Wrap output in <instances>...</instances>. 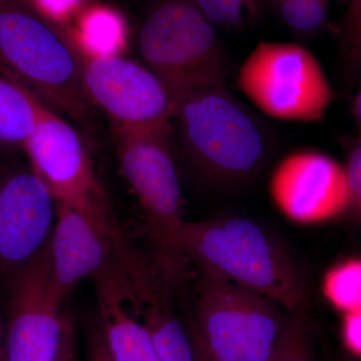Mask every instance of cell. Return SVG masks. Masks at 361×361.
<instances>
[{"instance_id": "11", "label": "cell", "mask_w": 361, "mask_h": 361, "mask_svg": "<svg viewBox=\"0 0 361 361\" xmlns=\"http://www.w3.org/2000/svg\"><path fill=\"white\" fill-rule=\"evenodd\" d=\"M9 286L6 361H54L65 314L63 304L52 292L49 245L9 281Z\"/></svg>"}, {"instance_id": "9", "label": "cell", "mask_w": 361, "mask_h": 361, "mask_svg": "<svg viewBox=\"0 0 361 361\" xmlns=\"http://www.w3.org/2000/svg\"><path fill=\"white\" fill-rule=\"evenodd\" d=\"M116 223L104 190L82 203L59 204L49 243L52 292L59 302L113 258Z\"/></svg>"}, {"instance_id": "8", "label": "cell", "mask_w": 361, "mask_h": 361, "mask_svg": "<svg viewBox=\"0 0 361 361\" xmlns=\"http://www.w3.org/2000/svg\"><path fill=\"white\" fill-rule=\"evenodd\" d=\"M82 58L85 94L90 104L108 116L113 128L146 130L172 127L174 97L147 66L121 54L97 56L82 51Z\"/></svg>"}, {"instance_id": "31", "label": "cell", "mask_w": 361, "mask_h": 361, "mask_svg": "<svg viewBox=\"0 0 361 361\" xmlns=\"http://www.w3.org/2000/svg\"><path fill=\"white\" fill-rule=\"evenodd\" d=\"M80 1H82V4H85V2H87V0H80Z\"/></svg>"}, {"instance_id": "4", "label": "cell", "mask_w": 361, "mask_h": 361, "mask_svg": "<svg viewBox=\"0 0 361 361\" xmlns=\"http://www.w3.org/2000/svg\"><path fill=\"white\" fill-rule=\"evenodd\" d=\"M173 120L187 156L210 179L242 182L264 164L269 149L264 127L226 85L178 97Z\"/></svg>"}, {"instance_id": "24", "label": "cell", "mask_w": 361, "mask_h": 361, "mask_svg": "<svg viewBox=\"0 0 361 361\" xmlns=\"http://www.w3.org/2000/svg\"><path fill=\"white\" fill-rule=\"evenodd\" d=\"M85 361H114L103 326L97 317L89 329Z\"/></svg>"}, {"instance_id": "14", "label": "cell", "mask_w": 361, "mask_h": 361, "mask_svg": "<svg viewBox=\"0 0 361 361\" xmlns=\"http://www.w3.org/2000/svg\"><path fill=\"white\" fill-rule=\"evenodd\" d=\"M99 318L114 361H160L118 259L92 278Z\"/></svg>"}, {"instance_id": "22", "label": "cell", "mask_w": 361, "mask_h": 361, "mask_svg": "<svg viewBox=\"0 0 361 361\" xmlns=\"http://www.w3.org/2000/svg\"><path fill=\"white\" fill-rule=\"evenodd\" d=\"M274 361H314L307 311L289 316L284 338Z\"/></svg>"}, {"instance_id": "16", "label": "cell", "mask_w": 361, "mask_h": 361, "mask_svg": "<svg viewBox=\"0 0 361 361\" xmlns=\"http://www.w3.org/2000/svg\"><path fill=\"white\" fill-rule=\"evenodd\" d=\"M37 122V94L0 65V149H23Z\"/></svg>"}, {"instance_id": "5", "label": "cell", "mask_w": 361, "mask_h": 361, "mask_svg": "<svg viewBox=\"0 0 361 361\" xmlns=\"http://www.w3.org/2000/svg\"><path fill=\"white\" fill-rule=\"evenodd\" d=\"M147 68L174 101L195 90L226 85V61L216 26L193 0H166L149 14L139 35Z\"/></svg>"}, {"instance_id": "30", "label": "cell", "mask_w": 361, "mask_h": 361, "mask_svg": "<svg viewBox=\"0 0 361 361\" xmlns=\"http://www.w3.org/2000/svg\"><path fill=\"white\" fill-rule=\"evenodd\" d=\"M23 1L26 2L27 4H30V0H23Z\"/></svg>"}, {"instance_id": "23", "label": "cell", "mask_w": 361, "mask_h": 361, "mask_svg": "<svg viewBox=\"0 0 361 361\" xmlns=\"http://www.w3.org/2000/svg\"><path fill=\"white\" fill-rule=\"evenodd\" d=\"M350 190V208L361 221V139L356 135L346 144V164L344 166Z\"/></svg>"}, {"instance_id": "26", "label": "cell", "mask_w": 361, "mask_h": 361, "mask_svg": "<svg viewBox=\"0 0 361 361\" xmlns=\"http://www.w3.org/2000/svg\"><path fill=\"white\" fill-rule=\"evenodd\" d=\"M345 337L348 345L361 355V310L348 312L346 316Z\"/></svg>"}, {"instance_id": "10", "label": "cell", "mask_w": 361, "mask_h": 361, "mask_svg": "<svg viewBox=\"0 0 361 361\" xmlns=\"http://www.w3.org/2000/svg\"><path fill=\"white\" fill-rule=\"evenodd\" d=\"M59 206L30 166L0 173V279L9 283L47 248Z\"/></svg>"}, {"instance_id": "15", "label": "cell", "mask_w": 361, "mask_h": 361, "mask_svg": "<svg viewBox=\"0 0 361 361\" xmlns=\"http://www.w3.org/2000/svg\"><path fill=\"white\" fill-rule=\"evenodd\" d=\"M142 322L160 361H196L189 330L178 319L171 292L146 258L133 256L123 264Z\"/></svg>"}, {"instance_id": "19", "label": "cell", "mask_w": 361, "mask_h": 361, "mask_svg": "<svg viewBox=\"0 0 361 361\" xmlns=\"http://www.w3.org/2000/svg\"><path fill=\"white\" fill-rule=\"evenodd\" d=\"M325 293L339 310H361V260H350L327 275Z\"/></svg>"}, {"instance_id": "21", "label": "cell", "mask_w": 361, "mask_h": 361, "mask_svg": "<svg viewBox=\"0 0 361 361\" xmlns=\"http://www.w3.org/2000/svg\"><path fill=\"white\" fill-rule=\"evenodd\" d=\"M279 13L294 32L312 33L326 23L329 0H280Z\"/></svg>"}, {"instance_id": "2", "label": "cell", "mask_w": 361, "mask_h": 361, "mask_svg": "<svg viewBox=\"0 0 361 361\" xmlns=\"http://www.w3.org/2000/svg\"><path fill=\"white\" fill-rule=\"evenodd\" d=\"M121 172L142 214L144 249L171 293L187 281L190 260L183 246L184 202L171 146L172 127L113 128Z\"/></svg>"}, {"instance_id": "20", "label": "cell", "mask_w": 361, "mask_h": 361, "mask_svg": "<svg viewBox=\"0 0 361 361\" xmlns=\"http://www.w3.org/2000/svg\"><path fill=\"white\" fill-rule=\"evenodd\" d=\"M193 2L216 27H242L255 20L261 9V0H193Z\"/></svg>"}, {"instance_id": "17", "label": "cell", "mask_w": 361, "mask_h": 361, "mask_svg": "<svg viewBox=\"0 0 361 361\" xmlns=\"http://www.w3.org/2000/svg\"><path fill=\"white\" fill-rule=\"evenodd\" d=\"M75 35L82 51L97 56L120 54L126 44L125 26L120 16L106 8L85 14Z\"/></svg>"}, {"instance_id": "25", "label": "cell", "mask_w": 361, "mask_h": 361, "mask_svg": "<svg viewBox=\"0 0 361 361\" xmlns=\"http://www.w3.org/2000/svg\"><path fill=\"white\" fill-rule=\"evenodd\" d=\"M54 361H80L75 322L70 314H65L63 334Z\"/></svg>"}, {"instance_id": "6", "label": "cell", "mask_w": 361, "mask_h": 361, "mask_svg": "<svg viewBox=\"0 0 361 361\" xmlns=\"http://www.w3.org/2000/svg\"><path fill=\"white\" fill-rule=\"evenodd\" d=\"M198 282L196 327L217 361H274L290 313L209 271Z\"/></svg>"}, {"instance_id": "1", "label": "cell", "mask_w": 361, "mask_h": 361, "mask_svg": "<svg viewBox=\"0 0 361 361\" xmlns=\"http://www.w3.org/2000/svg\"><path fill=\"white\" fill-rule=\"evenodd\" d=\"M183 246L190 263L267 297L290 314L308 308L305 273L272 233L245 218L186 222Z\"/></svg>"}, {"instance_id": "13", "label": "cell", "mask_w": 361, "mask_h": 361, "mask_svg": "<svg viewBox=\"0 0 361 361\" xmlns=\"http://www.w3.org/2000/svg\"><path fill=\"white\" fill-rule=\"evenodd\" d=\"M270 191L277 206L299 222L331 219L350 208L344 167L319 152L287 156L273 173Z\"/></svg>"}, {"instance_id": "32", "label": "cell", "mask_w": 361, "mask_h": 361, "mask_svg": "<svg viewBox=\"0 0 361 361\" xmlns=\"http://www.w3.org/2000/svg\"><path fill=\"white\" fill-rule=\"evenodd\" d=\"M351 361H361V360H351Z\"/></svg>"}, {"instance_id": "28", "label": "cell", "mask_w": 361, "mask_h": 361, "mask_svg": "<svg viewBox=\"0 0 361 361\" xmlns=\"http://www.w3.org/2000/svg\"><path fill=\"white\" fill-rule=\"evenodd\" d=\"M353 114L355 116L356 129H357V137L361 139V84L353 101Z\"/></svg>"}, {"instance_id": "3", "label": "cell", "mask_w": 361, "mask_h": 361, "mask_svg": "<svg viewBox=\"0 0 361 361\" xmlns=\"http://www.w3.org/2000/svg\"><path fill=\"white\" fill-rule=\"evenodd\" d=\"M82 51L73 32L23 0H0V65L44 103L89 122Z\"/></svg>"}, {"instance_id": "27", "label": "cell", "mask_w": 361, "mask_h": 361, "mask_svg": "<svg viewBox=\"0 0 361 361\" xmlns=\"http://www.w3.org/2000/svg\"><path fill=\"white\" fill-rule=\"evenodd\" d=\"M188 330H189L190 337H191L192 346H193L196 361H217L211 355V353H209L208 349H207L205 344H204L203 341H202L194 324Z\"/></svg>"}, {"instance_id": "7", "label": "cell", "mask_w": 361, "mask_h": 361, "mask_svg": "<svg viewBox=\"0 0 361 361\" xmlns=\"http://www.w3.org/2000/svg\"><path fill=\"white\" fill-rule=\"evenodd\" d=\"M237 85L259 111L286 122H320L336 97L314 54L293 42L256 45L240 68Z\"/></svg>"}, {"instance_id": "12", "label": "cell", "mask_w": 361, "mask_h": 361, "mask_svg": "<svg viewBox=\"0 0 361 361\" xmlns=\"http://www.w3.org/2000/svg\"><path fill=\"white\" fill-rule=\"evenodd\" d=\"M23 149L59 204L82 203L103 191L82 137L39 97L37 125Z\"/></svg>"}, {"instance_id": "18", "label": "cell", "mask_w": 361, "mask_h": 361, "mask_svg": "<svg viewBox=\"0 0 361 361\" xmlns=\"http://www.w3.org/2000/svg\"><path fill=\"white\" fill-rule=\"evenodd\" d=\"M339 73L344 89L350 90L361 78V0H349L339 39Z\"/></svg>"}, {"instance_id": "29", "label": "cell", "mask_w": 361, "mask_h": 361, "mask_svg": "<svg viewBox=\"0 0 361 361\" xmlns=\"http://www.w3.org/2000/svg\"><path fill=\"white\" fill-rule=\"evenodd\" d=\"M0 361H6L4 356V331L0 322Z\"/></svg>"}]
</instances>
